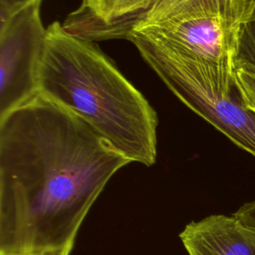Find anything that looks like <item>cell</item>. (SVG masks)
<instances>
[{
  "mask_svg": "<svg viewBox=\"0 0 255 255\" xmlns=\"http://www.w3.org/2000/svg\"><path fill=\"white\" fill-rule=\"evenodd\" d=\"M128 163L40 92L0 117V254L73 245L108 181Z\"/></svg>",
  "mask_w": 255,
  "mask_h": 255,
  "instance_id": "6da1fadb",
  "label": "cell"
},
{
  "mask_svg": "<svg viewBox=\"0 0 255 255\" xmlns=\"http://www.w3.org/2000/svg\"><path fill=\"white\" fill-rule=\"evenodd\" d=\"M39 92L72 111L130 162L151 166L157 155V114L94 42L47 28Z\"/></svg>",
  "mask_w": 255,
  "mask_h": 255,
  "instance_id": "7a4b0ae2",
  "label": "cell"
},
{
  "mask_svg": "<svg viewBox=\"0 0 255 255\" xmlns=\"http://www.w3.org/2000/svg\"><path fill=\"white\" fill-rule=\"evenodd\" d=\"M129 41L180 102L255 156V113L242 103L234 69L180 57L137 38Z\"/></svg>",
  "mask_w": 255,
  "mask_h": 255,
  "instance_id": "3957f363",
  "label": "cell"
},
{
  "mask_svg": "<svg viewBox=\"0 0 255 255\" xmlns=\"http://www.w3.org/2000/svg\"><path fill=\"white\" fill-rule=\"evenodd\" d=\"M240 25L210 6L184 3L156 19L139 22L128 39L137 38L180 57L234 69Z\"/></svg>",
  "mask_w": 255,
  "mask_h": 255,
  "instance_id": "277c9868",
  "label": "cell"
},
{
  "mask_svg": "<svg viewBox=\"0 0 255 255\" xmlns=\"http://www.w3.org/2000/svg\"><path fill=\"white\" fill-rule=\"evenodd\" d=\"M43 0H34L0 21V117L39 93L47 28Z\"/></svg>",
  "mask_w": 255,
  "mask_h": 255,
  "instance_id": "5b68a950",
  "label": "cell"
},
{
  "mask_svg": "<svg viewBox=\"0 0 255 255\" xmlns=\"http://www.w3.org/2000/svg\"><path fill=\"white\" fill-rule=\"evenodd\" d=\"M179 238L188 255H255V227L234 215H209L191 221Z\"/></svg>",
  "mask_w": 255,
  "mask_h": 255,
  "instance_id": "8992f818",
  "label": "cell"
},
{
  "mask_svg": "<svg viewBox=\"0 0 255 255\" xmlns=\"http://www.w3.org/2000/svg\"><path fill=\"white\" fill-rule=\"evenodd\" d=\"M187 0H158L142 21L152 20ZM212 3L229 19L242 24L255 20V0H203ZM141 22V21H140Z\"/></svg>",
  "mask_w": 255,
  "mask_h": 255,
  "instance_id": "52a82bcc",
  "label": "cell"
},
{
  "mask_svg": "<svg viewBox=\"0 0 255 255\" xmlns=\"http://www.w3.org/2000/svg\"><path fill=\"white\" fill-rule=\"evenodd\" d=\"M239 65L255 68V20L239 27L234 66Z\"/></svg>",
  "mask_w": 255,
  "mask_h": 255,
  "instance_id": "ba28073f",
  "label": "cell"
},
{
  "mask_svg": "<svg viewBox=\"0 0 255 255\" xmlns=\"http://www.w3.org/2000/svg\"><path fill=\"white\" fill-rule=\"evenodd\" d=\"M233 76L242 103L255 113V68L245 65L234 66Z\"/></svg>",
  "mask_w": 255,
  "mask_h": 255,
  "instance_id": "9c48e42d",
  "label": "cell"
},
{
  "mask_svg": "<svg viewBox=\"0 0 255 255\" xmlns=\"http://www.w3.org/2000/svg\"><path fill=\"white\" fill-rule=\"evenodd\" d=\"M233 215L243 224L255 227V200L242 205Z\"/></svg>",
  "mask_w": 255,
  "mask_h": 255,
  "instance_id": "30bf717a",
  "label": "cell"
},
{
  "mask_svg": "<svg viewBox=\"0 0 255 255\" xmlns=\"http://www.w3.org/2000/svg\"><path fill=\"white\" fill-rule=\"evenodd\" d=\"M34 0H0V21L6 19Z\"/></svg>",
  "mask_w": 255,
  "mask_h": 255,
  "instance_id": "8fae6325",
  "label": "cell"
},
{
  "mask_svg": "<svg viewBox=\"0 0 255 255\" xmlns=\"http://www.w3.org/2000/svg\"><path fill=\"white\" fill-rule=\"evenodd\" d=\"M73 245H69L67 247L60 248V249H53V250H48V251L35 253V254H27V255H70L73 249ZM0 255H8V254H0Z\"/></svg>",
  "mask_w": 255,
  "mask_h": 255,
  "instance_id": "7c38bea8",
  "label": "cell"
},
{
  "mask_svg": "<svg viewBox=\"0 0 255 255\" xmlns=\"http://www.w3.org/2000/svg\"><path fill=\"white\" fill-rule=\"evenodd\" d=\"M157 1H158V0H155V2H157ZM155 2H154V3H155Z\"/></svg>",
  "mask_w": 255,
  "mask_h": 255,
  "instance_id": "4fadbf2b",
  "label": "cell"
}]
</instances>
